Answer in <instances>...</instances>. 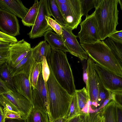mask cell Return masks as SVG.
Here are the masks:
<instances>
[{"label": "cell", "mask_w": 122, "mask_h": 122, "mask_svg": "<svg viewBox=\"0 0 122 122\" xmlns=\"http://www.w3.org/2000/svg\"><path fill=\"white\" fill-rule=\"evenodd\" d=\"M10 67L7 62L0 66V77L8 84L13 89L15 90L13 84L12 76Z\"/></svg>", "instance_id": "obj_27"}, {"label": "cell", "mask_w": 122, "mask_h": 122, "mask_svg": "<svg viewBox=\"0 0 122 122\" xmlns=\"http://www.w3.org/2000/svg\"><path fill=\"white\" fill-rule=\"evenodd\" d=\"M9 55V49L0 50V66L7 61Z\"/></svg>", "instance_id": "obj_34"}, {"label": "cell", "mask_w": 122, "mask_h": 122, "mask_svg": "<svg viewBox=\"0 0 122 122\" xmlns=\"http://www.w3.org/2000/svg\"><path fill=\"white\" fill-rule=\"evenodd\" d=\"M39 1L38 0H35L32 6L30 7L28 12L22 19V22L25 26L30 27L33 25L38 11Z\"/></svg>", "instance_id": "obj_22"}, {"label": "cell", "mask_w": 122, "mask_h": 122, "mask_svg": "<svg viewBox=\"0 0 122 122\" xmlns=\"http://www.w3.org/2000/svg\"><path fill=\"white\" fill-rule=\"evenodd\" d=\"M0 30L4 33L13 37L20 34V27L16 16L1 8Z\"/></svg>", "instance_id": "obj_12"}, {"label": "cell", "mask_w": 122, "mask_h": 122, "mask_svg": "<svg viewBox=\"0 0 122 122\" xmlns=\"http://www.w3.org/2000/svg\"><path fill=\"white\" fill-rule=\"evenodd\" d=\"M51 48L45 40L40 42L32 50V57L35 61L41 62L43 58H47L50 56Z\"/></svg>", "instance_id": "obj_18"}, {"label": "cell", "mask_w": 122, "mask_h": 122, "mask_svg": "<svg viewBox=\"0 0 122 122\" xmlns=\"http://www.w3.org/2000/svg\"><path fill=\"white\" fill-rule=\"evenodd\" d=\"M62 27L61 36L68 52L81 61L87 60L88 55L78 41L77 36L73 34L72 30L70 28L66 26Z\"/></svg>", "instance_id": "obj_10"}, {"label": "cell", "mask_w": 122, "mask_h": 122, "mask_svg": "<svg viewBox=\"0 0 122 122\" xmlns=\"http://www.w3.org/2000/svg\"><path fill=\"white\" fill-rule=\"evenodd\" d=\"M117 122H122V105L116 103Z\"/></svg>", "instance_id": "obj_39"}, {"label": "cell", "mask_w": 122, "mask_h": 122, "mask_svg": "<svg viewBox=\"0 0 122 122\" xmlns=\"http://www.w3.org/2000/svg\"><path fill=\"white\" fill-rule=\"evenodd\" d=\"M41 72V62H37L34 60L29 76V81L32 89L36 88L39 74Z\"/></svg>", "instance_id": "obj_25"}, {"label": "cell", "mask_w": 122, "mask_h": 122, "mask_svg": "<svg viewBox=\"0 0 122 122\" xmlns=\"http://www.w3.org/2000/svg\"><path fill=\"white\" fill-rule=\"evenodd\" d=\"M80 25L81 29L77 36L80 44L93 43L101 40L94 12L86 16Z\"/></svg>", "instance_id": "obj_7"}, {"label": "cell", "mask_w": 122, "mask_h": 122, "mask_svg": "<svg viewBox=\"0 0 122 122\" xmlns=\"http://www.w3.org/2000/svg\"><path fill=\"white\" fill-rule=\"evenodd\" d=\"M39 6L38 13L34 24L31 30L28 34L32 39L44 36V33L52 29L48 24L45 16L51 17L47 0H40L39 1Z\"/></svg>", "instance_id": "obj_6"}, {"label": "cell", "mask_w": 122, "mask_h": 122, "mask_svg": "<svg viewBox=\"0 0 122 122\" xmlns=\"http://www.w3.org/2000/svg\"><path fill=\"white\" fill-rule=\"evenodd\" d=\"M0 100L7 103L15 108L23 119H25L32 107L27 99L12 89L0 95Z\"/></svg>", "instance_id": "obj_9"}, {"label": "cell", "mask_w": 122, "mask_h": 122, "mask_svg": "<svg viewBox=\"0 0 122 122\" xmlns=\"http://www.w3.org/2000/svg\"><path fill=\"white\" fill-rule=\"evenodd\" d=\"M12 89H13L0 77V95L7 93Z\"/></svg>", "instance_id": "obj_36"}, {"label": "cell", "mask_w": 122, "mask_h": 122, "mask_svg": "<svg viewBox=\"0 0 122 122\" xmlns=\"http://www.w3.org/2000/svg\"><path fill=\"white\" fill-rule=\"evenodd\" d=\"M49 68L50 74L46 83L49 96L51 116L49 122H53L56 119L65 116L68 111L72 96L59 84Z\"/></svg>", "instance_id": "obj_3"}, {"label": "cell", "mask_w": 122, "mask_h": 122, "mask_svg": "<svg viewBox=\"0 0 122 122\" xmlns=\"http://www.w3.org/2000/svg\"><path fill=\"white\" fill-rule=\"evenodd\" d=\"M77 114L70 119L68 122H78L81 114Z\"/></svg>", "instance_id": "obj_44"}, {"label": "cell", "mask_w": 122, "mask_h": 122, "mask_svg": "<svg viewBox=\"0 0 122 122\" xmlns=\"http://www.w3.org/2000/svg\"><path fill=\"white\" fill-rule=\"evenodd\" d=\"M104 108L101 114L104 122H117L116 103L111 100Z\"/></svg>", "instance_id": "obj_23"}, {"label": "cell", "mask_w": 122, "mask_h": 122, "mask_svg": "<svg viewBox=\"0 0 122 122\" xmlns=\"http://www.w3.org/2000/svg\"><path fill=\"white\" fill-rule=\"evenodd\" d=\"M98 76L99 88L98 104V105H102L104 101L111 95L112 92L107 90L105 88L99 76Z\"/></svg>", "instance_id": "obj_29"}, {"label": "cell", "mask_w": 122, "mask_h": 122, "mask_svg": "<svg viewBox=\"0 0 122 122\" xmlns=\"http://www.w3.org/2000/svg\"><path fill=\"white\" fill-rule=\"evenodd\" d=\"M95 70L105 88L111 92L122 91V77L95 63Z\"/></svg>", "instance_id": "obj_11"}, {"label": "cell", "mask_w": 122, "mask_h": 122, "mask_svg": "<svg viewBox=\"0 0 122 122\" xmlns=\"http://www.w3.org/2000/svg\"><path fill=\"white\" fill-rule=\"evenodd\" d=\"M0 8L22 19L29 10L20 0H0Z\"/></svg>", "instance_id": "obj_16"}, {"label": "cell", "mask_w": 122, "mask_h": 122, "mask_svg": "<svg viewBox=\"0 0 122 122\" xmlns=\"http://www.w3.org/2000/svg\"><path fill=\"white\" fill-rule=\"evenodd\" d=\"M44 36L45 40L52 48L61 50L65 53L68 52L61 36L57 34L51 30H49L44 33Z\"/></svg>", "instance_id": "obj_19"}, {"label": "cell", "mask_w": 122, "mask_h": 122, "mask_svg": "<svg viewBox=\"0 0 122 122\" xmlns=\"http://www.w3.org/2000/svg\"><path fill=\"white\" fill-rule=\"evenodd\" d=\"M82 16L89 15V11L93 8H95L99 0H80Z\"/></svg>", "instance_id": "obj_28"}, {"label": "cell", "mask_w": 122, "mask_h": 122, "mask_svg": "<svg viewBox=\"0 0 122 122\" xmlns=\"http://www.w3.org/2000/svg\"><path fill=\"white\" fill-rule=\"evenodd\" d=\"M5 118L3 107L0 106V122H5Z\"/></svg>", "instance_id": "obj_42"}, {"label": "cell", "mask_w": 122, "mask_h": 122, "mask_svg": "<svg viewBox=\"0 0 122 122\" xmlns=\"http://www.w3.org/2000/svg\"><path fill=\"white\" fill-rule=\"evenodd\" d=\"M85 122H92V121L90 119L88 118L87 117H85Z\"/></svg>", "instance_id": "obj_47"}, {"label": "cell", "mask_w": 122, "mask_h": 122, "mask_svg": "<svg viewBox=\"0 0 122 122\" xmlns=\"http://www.w3.org/2000/svg\"><path fill=\"white\" fill-rule=\"evenodd\" d=\"M51 16L55 20L63 26H66V24L56 0H47Z\"/></svg>", "instance_id": "obj_21"}, {"label": "cell", "mask_w": 122, "mask_h": 122, "mask_svg": "<svg viewBox=\"0 0 122 122\" xmlns=\"http://www.w3.org/2000/svg\"><path fill=\"white\" fill-rule=\"evenodd\" d=\"M45 19L48 25L56 33L61 36L62 26L51 17L45 16Z\"/></svg>", "instance_id": "obj_31"}, {"label": "cell", "mask_w": 122, "mask_h": 122, "mask_svg": "<svg viewBox=\"0 0 122 122\" xmlns=\"http://www.w3.org/2000/svg\"><path fill=\"white\" fill-rule=\"evenodd\" d=\"M83 79L86 84V86L87 85V76L86 71L87 65L83 64Z\"/></svg>", "instance_id": "obj_41"}, {"label": "cell", "mask_w": 122, "mask_h": 122, "mask_svg": "<svg viewBox=\"0 0 122 122\" xmlns=\"http://www.w3.org/2000/svg\"><path fill=\"white\" fill-rule=\"evenodd\" d=\"M69 119H67L64 116L56 119L53 122H68Z\"/></svg>", "instance_id": "obj_45"}, {"label": "cell", "mask_w": 122, "mask_h": 122, "mask_svg": "<svg viewBox=\"0 0 122 122\" xmlns=\"http://www.w3.org/2000/svg\"><path fill=\"white\" fill-rule=\"evenodd\" d=\"M42 63V73L43 78L45 82H46L50 74V69L45 57H44Z\"/></svg>", "instance_id": "obj_32"}, {"label": "cell", "mask_w": 122, "mask_h": 122, "mask_svg": "<svg viewBox=\"0 0 122 122\" xmlns=\"http://www.w3.org/2000/svg\"><path fill=\"white\" fill-rule=\"evenodd\" d=\"M12 81L15 91L27 99L32 105V87L29 77L24 74H18L13 76Z\"/></svg>", "instance_id": "obj_15"}, {"label": "cell", "mask_w": 122, "mask_h": 122, "mask_svg": "<svg viewBox=\"0 0 122 122\" xmlns=\"http://www.w3.org/2000/svg\"><path fill=\"white\" fill-rule=\"evenodd\" d=\"M32 50L28 52L25 57L15 67H10L12 77L18 74H24L29 78L31 68L34 60L32 56Z\"/></svg>", "instance_id": "obj_17"}, {"label": "cell", "mask_w": 122, "mask_h": 122, "mask_svg": "<svg viewBox=\"0 0 122 122\" xmlns=\"http://www.w3.org/2000/svg\"><path fill=\"white\" fill-rule=\"evenodd\" d=\"M66 24L72 30L81 22L82 16L80 0H56Z\"/></svg>", "instance_id": "obj_5"}, {"label": "cell", "mask_w": 122, "mask_h": 122, "mask_svg": "<svg viewBox=\"0 0 122 122\" xmlns=\"http://www.w3.org/2000/svg\"><path fill=\"white\" fill-rule=\"evenodd\" d=\"M46 59L57 81L69 94L72 96L76 89L72 72L66 53L51 48L50 56Z\"/></svg>", "instance_id": "obj_1"}, {"label": "cell", "mask_w": 122, "mask_h": 122, "mask_svg": "<svg viewBox=\"0 0 122 122\" xmlns=\"http://www.w3.org/2000/svg\"><path fill=\"white\" fill-rule=\"evenodd\" d=\"M77 100L76 93L72 96L71 102L67 111L65 116L67 119H70L78 114L77 111Z\"/></svg>", "instance_id": "obj_30"}, {"label": "cell", "mask_w": 122, "mask_h": 122, "mask_svg": "<svg viewBox=\"0 0 122 122\" xmlns=\"http://www.w3.org/2000/svg\"><path fill=\"white\" fill-rule=\"evenodd\" d=\"M80 45L94 62L122 77V66L103 41Z\"/></svg>", "instance_id": "obj_4"}, {"label": "cell", "mask_w": 122, "mask_h": 122, "mask_svg": "<svg viewBox=\"0 0 122 122\" xmlns=\"http://www.w3.org/2000/svg\"><path fill=\"white\" fill-rule=\"evenodd\" d=\"M4 110V109H3ZM5 118L18 119H22L21 115L19 113L8 110H4Z\"/></svg>", "instance_id": "obj_38"}, {"label": "cell", "mask_w": 122, "mask_h": 122, "mask_svg": "<svg viewBox=\"0 0 122 122\" xmlns=\"http://www.w3.org/2000/svg\"><path fill=\"white\" fill-rule=\"evenodd\" d=\"M25 120L26 122H49L47 112L36 107H32Z\"/></svg>", "instance_id": "obj_20"}, {"label": "cell", "mask_w": 122, "mask_h": 122, "mask_svg": "<svg viewBox=\"0 0 122 122\" xmlns=\"http://www.w3.org/2000/svg\"><path fill=\"white\" fill-rule=\"evenodd\" d=\"M0 41H5L13 44L17 41L15 37L9 36L0 31Z\"/></svg>", "instance_id": "obj_33"}, {"label": "cell", "mask_w": 122, "mask_h": 122, "mask_svg": "<svg viewBox=\"0 0 122 122\" xmlns=\"http://www.w3.org/2000/svg\"><path fill=\"white\" fill-rule=\"evenodd\" d=\"M12 44L7 42L0 41V50L9 49Z\"/></svg>", "instance_id": "obj_40"}, {"label": "cell", "mask_w": 122, "mask_h": 122, "mask_svg": "<svg viewBox=\"0 0 122 122\" xmlns=\"http://www.w3.org/2000/svg\"><path fill=\"white\" fill-rule=\"evenodd\" d=\"M111 96L112 100L117 104L121 105L122 91H115L112 92Z\"/></svg>", "instance_id": "obj_37"}, {"label": "cell", "mask_w": 122, "mask_h": 122, "mask_svg": "<svg viewBox=\"0 0 122 122\" xmlns=\"http://www.w3.org/2000/svg\"><path fill=\"white\" fill-rule=\"evenodd\" d=\"M32 48L30 44L24 39L12 44L9 49V55L7 61L10 66L15 67Z\"/></svg>", "instance_id": "obj_14"}, {"label": "cell", "mask_w": 122, "mask_h": 122, "mask_svg": "<svg viewBox=\"0 0 122 122\" xmlns=\"http://www.w3.org/2000/svg\"><path fill=\"white\" fill-rule=\"evenodd\" d=\"M118 0H99L94 12L100 40L115 32L118 24Z\"/></svg>", "instance_id": "obj_2"}, {"label": "cell", "mask_w": 122, "mask_h": 122, "mask_svg": "<svg viewBox=\"0 0 122 122\" xmlns=\"http://www.w3.org/2000/svg\"><path fill=\"white\" fill-rule=\"evenodd\" d=\"M92 104L96 107H97L98 106V103L96 102H92Z\"/></svg>", "instance_id": "obj_46"}, {"label": "cell", "mask_w": 122, "mask_h": 122, "mask_svg": "<svg viewBox=\"0 0 122 122\" xmlns=\"http://www.w3.org/2000/svg\"><path fill=\"white\" fill-rule=\"evenodd\" d=\"M33 107L39 108L46 112L49 121L51 119L48 92L42 72L39 74L36 88L32 90Z\"/></svg>", "instance_id": "obj_8"}, {"label": "cell", "mask_w": 122, "mask_h": 122, "mask_svg": "<svg viewBox=\"0 0 122 122\" xmlns=\"http://www.w3.org/2000/svg\"><path fill=\"white\" fill-rule=\"evenodd\" d=\"M118 3L120 5V8L122 10V0H118Z\"/></svg>", "instance_id": "obj_48"}, {"label": "cell", "mask_w": 122, "mask_h": 122, "mask_svg": "<svg viewBox=\"0 0 122 122\" xmlns=\"http://www.w3.org/2000/svg\"><path fill=\"white\" fill-rule=\"evenodd\" d=\"M77 111L78 114L82 113L81 111L87 102L88 97L86 89L85 87L80 90H76Z\"/></svg>", "instance_id": "obj_26"}, {"label": "cell", "mask_w": 122, "mask_h": 122, "mask_svg": "<svg viewBox=\"0 0 122 122\" xmlns=\"http://www.w3.org/2000/svg\"><path fill=\"white\" fill-rule=\"evenodd\" d=\"M104 40V43L122 66V44L117 42L108 37Z\"/></svg>", "instance_id": "obj_24"}, {"label": "cell", "mask_w": 122, "mask_h": 122, "mask_svg": "<svg viewBox=\"0 0 122 122\" xmlns=\"http://www.w3.org/2000/svg\"><path fill=\"white\" fill-rule=\"evenodd\" d=\"M95 63L89 57L87 62L86 71L88 79L86 88L88 93V99L92 102H96L98 103L99 98L98 76L95 68Z\"/></svg>", "instance_id": "obj_13"}, {"label": "cell", "mask_w": 122, "mask_h": 122, "mask_svg": "<svg viewBox=\"0 0 122 122\" xmlns=\"http://www.w3.org/2000/svg\"><path fill=\"white\" fill-rule=\"evenodd\" d=\"M5 122H26L25 119H18L5 118Z\"/></svg>", "instance_id": "obj_43"}, {"label": "cell", "mask_w": 122, "mask_h": 122, "mask_svg": "<svg viewBox=\"0 0 122 122\" xmlns=\"http://www.w3.org/2000/svg\"><path fill=\"white\" fill-rule=\"evenodd\" d=\"M108 37L117 42L122 44V30H116L109 36Z\"/></svg>", "instance_id": "obj_35"}]
</instances>
